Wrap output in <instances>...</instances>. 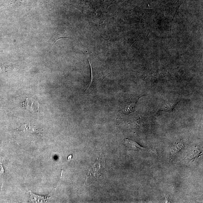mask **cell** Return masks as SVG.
I'll use <instances>...</instances> for the list:
<instances>
[{"instance_id":"4","label":"cell","mask_w":203,"mask_h":203,"mask_svg":"<svg viewBox=\"0 0 203 203\" xmlns=\"http://www.w3.org/2000/svg\"><path fill=\"white\" fill-rule=\"evenodd\" d=\"M72 155H70L68 157V160H71V159H72Z\"/></svg>"},{"instance_id":"2","label":"cell","mask_w":203,"mask_h":203,"mask_svg":"<svg viewBox=\"0 0 203 203\" xmlns=\"http://www.w3.org/2000/svg\"><path fill=\"white\" fill-rule=\"evenodd\" d=\"M28 192H30V200L33 202H46L47 201V199H47V197H42V196L35 195V194L30 192V191H29Z\"/></svg>"},{"instance_id":"3","label":"cell","mask_w":203,"mask_h":203,"mask_svg":"<svg viewBox=\"0 0 203 203\" xmlns=\"http://www.w3.org/2000/svg\"><path fill=\"white\" fill-rule=\"evenodd\" d=\"M182 145L181 143H177L175 145H173L172 148H171V152H172V154L176 153V152H178L179 150L181 149L182 148H180V146Z\"/></svg>"},{"instance_id":"1","label":"cell","mask_w":203,"mask_h":203,"mask_svg":"<svg viewBox=\"0 0 203 203\" xmlns=\"http://www.w3.org/2000/svg\"><path fill=\"white\" fill-rule=\"evenodd\" d=\"M124 141L126 146L131 149L138 151V150L144 149L143 147L140 146L139 145H138L136 142L129 139L128 138L125 139L124 140Z\"/></svg>"}]
</instances>
